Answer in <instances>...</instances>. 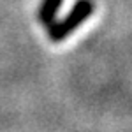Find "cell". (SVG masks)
Segmentation results:
<instances>
[{"mask_svg": "<svg viewBox=\"0 0 132 132\" xmlns=\"http://www.w3.org/2000/svg\"><path fill=\"white\" fill-rule=\"evenodd\" d=\"M93 9H95V5H93L92 0H78L76 5L72 7V11L65 16V20L53 23V25L48 27L50 39L53 42H60L65 37H69L78 27H81L83 23L88 20V16L93 12Z\"/></svg>", "mask_w": 132, "mask_h": 132, "instance_id": "6da1fadb", "label": "cell"}, {"mask_svg": "<svg viewBox=\"0 0 132 132\" xmlns=\"http://www.w3.org/2000/svg\"><path fill=\"white\" fill-rule=\"evenodd\" d=\"M62 2L63 0H44L39 9V21H41L44 27H50L55 23V16L60 9Z\"/></svg>", "mask_w": 132, "mask_h": 132, "instance_id": "7a4b0ae2", "label": "cell"}]
</instances>
